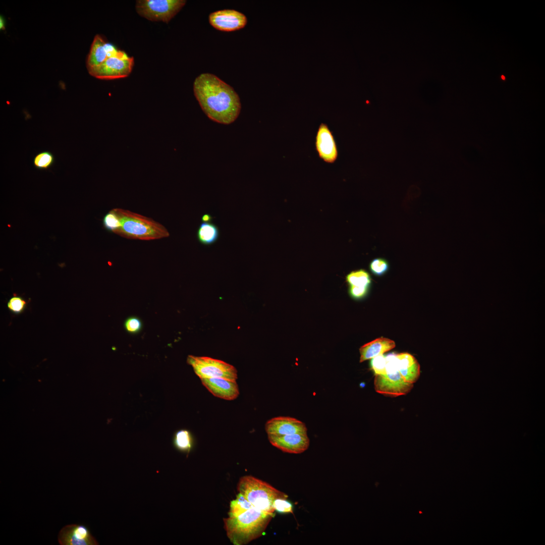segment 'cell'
I'll return each instance as SVG.
<instances>
[{"instance_id":"6da1fadb","label":"cell","mask_w":545,"mask_h":545,"mask_svg":"<svg viewBox=\"0 0 545 545\" xmlns=\"http://www.w3.org/2000/svg\"><path fill=\"white\" fill-rule=\"evenodd\" d=\"M194 95L202 111L214 122L230 124L241 111L240 98L229 84L210 73H202L193 83Z\"/></svg>"},{"instance_id":"7a4b0ae2","label":"cell","mask_w":545,"mask_h":545,"mask_svg":"<svg viewBox=\"0 0 545 545\" xmlns=\"http://www.w3.org/2000/svg\"><path fill=\"white\" fill-rule=\"evenodd\" d=\"M274 514L253 507L236 517L224 519L226 534L234 545L246 544L262 535Z\"/></svg>"},{"instance_id":"3957f363","label":"cell","mask_w":545,"mask_h":545,"mask_svg":"<svg viewBox=\"0 0 545 545\" xmlns=\"http://www.w3.org/2000/svg\"><path fill=\"white\" fill-rule=\"evenodd\" d=\"M120 227L114 233L130 239L153 240L170 236L167 229L153 219L122 208H114Z\"/></svg>"},{"instance_id":"277c9868","label":"cell","mask_w":545,"mask_h":545,"mask_svg":"<svg viewBox=\"0 0 545 545\" xmlns=\"http://www.w3.org/2000/svg\"><path fill=\"white\" fill-rule=\"evenodd\" d=\"M237 490L256 509L274 514V501L279 498H287L288 496L268 483L251 475L241 477L238 482Z\"/></svg>"},{"instance_id":"5b68a950","label":"cell","mask_w":545,"mask_h":545,"mask_svg":"<svg viewBox=\"0 0 545 545\" xmlns=\"http://www.w3.org/2000/svg\"><path fill=\"white\" fill-rule=\"evenodd\" d=\"M386 373L375 374L374 387L380 394L390 397L405 395L410 392L413 384L406 382L398 370L396 354L386 356Z\"/></svg>"},{"instance_id":"8992f818","label":"cell","mask_w":545,"mask_h":545,"mask_svg":"<svg viewBox=\"0 0 545 545\" xmlns=\"http://www.w3.org/2000/svg\"><path fill=\"white\" fill-rule=\"evenodd\" d=\"M186 3L184 0H139L135 7L137 13L148 20L168 23Z\"/></svg>"},{"instance_id":"52a82bcc","label":"cell","mask_w":545,"mask_h":545,"mask_svg":"<svg viewBox=\"0 0 545 545\" xmlns=\"http://www.w3.org/2000/svg\"><path fill=\"white\" fill-rule=\"evenodd\" d=\"M187 362L195 374L201 378L221 377L236 380L237 370L233 365L223 361L208 357L189 355Z\"/></svg>"},{"instance_id":"ba28073f","label":"cell","mask_w":545,"mask_h":545,"mask_svg":"<svg viewBox=\"0 0 545 545\" xmlns=\"http://www.w3.org/2000/svg\"><path fill=\"white\" fill-rule=\"evenodd\" d=\"M134 64L132 57L119 50L102 64L88 71L91 76L99 79H117L128 77L132 72Z\"/></svg>"},{"instance_id":"9c48e42d","label":"cell","mask_w":545,"mask_h":545,"mask_svg":"<svg viewBox=\"0 0 545 545\" xmlns=\"http://www.w3.org/2000/svg\"><path fill=\"white\" fill-rule=\"evenodd\" d=\"M209 24L215 29L225 32L238 30L247 22L246 17L235 10H219L209 15Z\"/></svg>"},{"instance_id":"30bf717a","label":"cell","mask_w":545,"mask_h":545,"mask_svg":"<svg viewBox=\"0 0 545 545\" xmlns=\"http://www.w3.org/2000/svg\"><path fill=\"white\" fill-rule=\"evenodd\" d=\"M58 541L60 545H98L88 527L82 524L65 526L60 531Z\"/></svg>"},{"instance_id":"8fae6325","label":"cell","mask_w":545,"mask_h":545,"mask_svg":"<svg viewBox=\"0 0 545 545\" xmlns=\"http://www.w3.org/2000/svg\"><path fill=\"white\" fill-rule=\"evenodd\" d=\"M315 145L321 159L329 164L336 161L338 156L337 146L332 132L325 123H321L318 128Z\"/></svg>"},{"instance_id":"7c38bea8","label":"cell","mask_w":545,"mask_h":545,"mask_svg":"<svg viewBox=\"0 0 545 545\" xmlns=\"http://www.w3.org/2000/svg\"><path fill=\"white\" fill-rule=\"evenodd\" d=\"M267 435L270 443L284 452L302 453L306 451L309 446V439L307 433Z\"/></svg>"},{"instance_id":"4fadbf2b","label":"cell","mask_w":545,"mask_h":545,"mask_svg":"<svg viewBox=\"0 0 545 545\" xmlns=\"http://www.w3.org/2000/svg\"><path fill=\"white\" fill-rule=\"evenodd\" d=\"M267 434L286 435L294 433H307L305 424L296 418L279 416L268 420L265 426Z\"/></svg>"},{"instance_id":"5bb4252c","label":"cell","mask_w":545,"mask_h":545,"mask_svg":"<svg viewBox=\"0 0 545 545\" xmlns=\"http://www.w3.org/2000/svg\"><path fill=\"white\" fill-rule=\"evenodd\" d=\"M203 385L214 396L227 400H233L239 394L236 380L221 377L201 378Z\"/></svg>"},{"instance_id":"9a60e30c","label":"cell","mask_w":545,"mask_h":545,"mask_svg":"<svg viewBox=\"0 0 545 545\" xmlns=\"http://www.w3.org/2000/svg\"><path fill=\"white\" fill-rule=\"evenodd\" d=\"M118 50L114 45L106 42L100 35H95L87 59V70L100 65Z\"/></svg>"},{"instance_id":"2e32d148","label":"cell","mask_w":545,"mask_h":545,"mask_svg":"<svg viewBox=\"0 0 545 545\" xmlns=\"http://www.w3.org/2000/svg\"><path fill=\"white\" fill-rule=\"evenodd\" d=\"M397 366L405 380L411 384L416 382L420 374V367L416 359L408 353L396 354Z\"/></svg>"},{"instance_id":"e0dca14e","label":"cell","mask_w":545,"mask_h":545,"mask_svg":"<svg viewBox=\"0 0 545 545\" xmlns=\"http://www.w3.org/2000/svg\"><path fill=\"white\" fill-rule=\"evenodd\" d=\"M394 341L383 337L376 339L362 346L359 349L360 362L383 355L395 347Z\"/></svg>"},{"instance_id":"ac0fdd59","label":"cell","mask_w":545,"mask_h":545,"mask_svg":"<svg viewBox=\"0 0 545 545\" xmlns=\"http://www.w3.org/2000/svg\"><path fill=\"white\" fill-rule=\"evenodd\" d=\"M220 231L218 227L211 222H203L200 224L197 232L198 241L205 245H211L218 239Z\"/></svg>"},{"instance_id":"d6986e66","label":"cell","mask_w":545,"mask_h":545,"mask_svg":"<svg viewBox=\"0 0 545 545\" xmlns=\"http://www.w3.org/2000/svg\"><path fill=\"white\" fill-rule=\"evenodd\" d=\"M193 444V440L190 432L186 429L177 431L173 438V445L178 450L189 453Z\"/></svg>"},{"instance_id":"ffe728a7","label":"cell","mask_w":545,"mask_h":545,"mask_svg":"<svg viewBox=\"0 0 545 545\" xmlns=\"http://www.w3.org/2000/svg\"><path fill=\"white\" fill-rule=\"evenodd\" d=\"M253 507V505L243 495L239 493L236 496V499L230 502L229 517L239 516Z\"/></svg>"},{"instance_id":"44dd1931","label":"cell","mask_w":545,"mask_h":545,"mask_svg":"<svg viewBox=\"0 0 545 545\" xmlns=\"http://www.w3.org/2000/svg\"><path fill=\"white\" fill-rule=\"evenodd\" d=\"M346 279L350 286L369 287L371 283L369 274L362 269L351 271L347 275Z\"/></svg>"},{"instance_id":"7402d4cb","label":"cell","mask_w":545,"mask_h":545,"mask_svg":"<svg viewBox=\"0 0 545 545\" xmlns=\"http://www.w3.org/2000/svg\"><path fill=\"white\" fill-rule=\"evenodd\" d=\"M54 155L51 152L43 151L35 156L33 163L36 169L44 170L51 167L54 163Z\"/></svg>"},{"instance_id":"603a6c76","label":"cell","mask_w":545,"mask_h":545,"mask_svg":"<svg viewBox=\"0 0 545 545\" xmlns=\"http://www.w3.org/2000/svg\"><path fill=\"white\" fill-rule=\"evenodd\" d=\"M27 304V301L22 297L13 294V296L8 301L7 305L11 312L15 314H19L25 310Z\"/></svg>"},{"instance_id":"cb8c5ba5","label":"cell","mask_w":545,"mask_h":545,"mask_svg":"<svg viewBox=\"0 0 545 545\" xmlns=\"http://www.w3.org/2000/svg\"><path fill=\"white\" fill-rule=\"evenodd\" d=\"M388 262L384 258H376L369 264V269L371 272L377 276L384 275L389 269Z\"/></svg>"},{"instance_id":"d4e9b609","label":"cell","mask_w":545,"mask_h":545,"mask_svg":"<svg viewBox=\"0 0 545 545\" xmlns=\"http://www.w3.org/2000/svg\"><path fill=\"white\" fill-rule=\"evenodd\" d=\"M103 225L107 230L114 232L120 227L118 217L113 209L107 212L103 219Z\"/></svg>"},{"instance_id":"484cf974","label":"cell","mask_w":545,"mask_h":545,"mask_svg":"<svg viewBox=\"0 0 545 545\" xmlns=\"http://www.w3.org/2000/svg\"><path fill=\"white\" fill-rule=\"evenodd\" d=\"M275 511L281 513H293V505L287 498H279L276 499L272 503Z\"/></svg>"},{"instance_id":"4316f807","label":"cell","mask_w":545,"mask_h":545,"mask_svg":"<svg viewBox=\"0 0 545 545\" xmlns=\"http://www.w3.org/2000/svg\"><path fill=\"white\" fill-rule=\"evenodd\" d=\"M124 327L127 332L130 334L139 333L142 328V323L140 319L136 316H131L126 319Z\"/></svg>"},{"instance_id":"83f0119b","label":"cell","mask_w":545,"mask_h":545,"mask_svg":"<svg viewBox=\"0 0 545 545\" xmlns=\"http://www.w3.org/2000/svg\"><path fill=\"white\" fill-rule=\"evenodd\" d=\"M371 368L374 371L375 374H384L386 373V356L380 355L371 359Z\"/></svg>"},{"instance_id":"f1b7e54d","label":"cell","mask_w":545,"mask_h":545,"mask_svg":"<svg viewBox=\"0 0 545 545\" xmlns=\"http://www.w3.org/2000/svg\"><path fill=\"white\" fill-rule=\"evenodd\" d=\"M369 287L350 286L349 293L354 299L363 298L367 293Z\"/></svg>"},{"instance_id":"f546056e","label":"cell","mask_w":545,"mask_h":545,"mask_svg":"<svg viewBox=\"0 0 545 545\" xmlns=\"http://www.w3.org/2000/svg\"><path fill=\"white\" fill-rule=\"evenodd\" d=\"M212 219L213 217L210 214L206 213L203 215L201 221L203 222H211Z\"/></svg>"},{"instance_id":"4dcf8cb0","label":"cell","mask_w":545,"mask_h":545,"mask_svg":"<svg viewBox=\"0 0 545 545\" xmlns=\"http://www.w3.org/2000/svg\"><path fill=\"white\" fill-rule=\"evenodd\" d=\"M0 28L2 30L5 29L4 21L3 19L2 18V17H1L0 19Z\"/></svg>"},{"instance_id":"1f68e13d","label":"cell","mask_w":545,"mask_h":545,"mask_svg":"<svg viewBox=\"0 0 545 545\" xmlns=\"http://www.w3.org/2000/svg\"><path fill=\"white\" fill-rule=\"evenodd\" d=\"M502 78H503V79H505V77H504V76H502Z\"/></svg>"}]
</instances>
